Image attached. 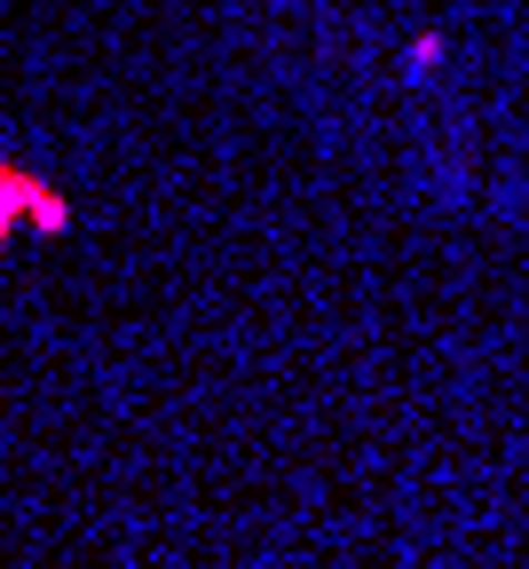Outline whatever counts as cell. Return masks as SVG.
<instances>
[{"label":"cell","instance_id":"obj_2","mask_svg":"<svg viewBox=\"0 0 529 569\" xmlns=\"http://www.w3.org/2000/svg\"><path fill=\"white\" fill-rule=\"evenodd\" d=\"M24 213H32V230H71V206H63L56 190H32V198H24Z\"/></svg>","mask_w":529,"mask_h":569},{"label":"cell","instance_id":"obj_1","mask_svg":"<svg viewBox=\"0 0 529 569\" xmlns=\"http://www.w3.org/2000/svg\"><path fill=\"white\" fill-rule=\"evenodd\" d=\"M40 190V174H24V167H0V246L17 238V213H24V198Z\"/></svg>","mask_w":529,"mask_h":569}]
</instances>
